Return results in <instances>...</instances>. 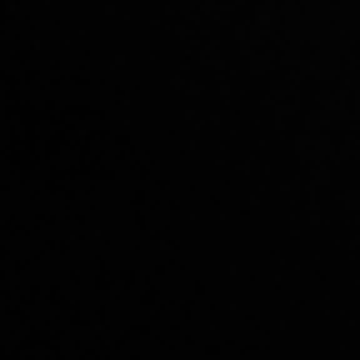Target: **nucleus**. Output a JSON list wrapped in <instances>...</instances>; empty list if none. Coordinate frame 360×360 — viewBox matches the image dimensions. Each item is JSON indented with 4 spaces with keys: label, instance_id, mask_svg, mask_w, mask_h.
<instances>
[]
</instances>
